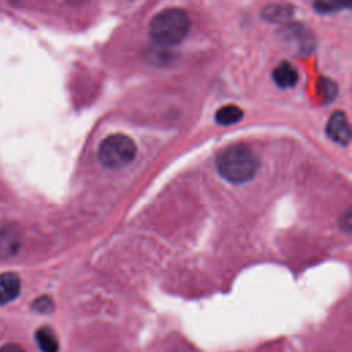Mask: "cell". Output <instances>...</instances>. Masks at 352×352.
Returning a JSON list of instances; mask_svg holds the SVG:
<instances>
[{
    "label": "cell",
    "mask_w": 352,
    "mask_h": 352,
    "mask_svg": "<svg viewBox=\"0 0 352 352\" xmlns=\"http://www.w3.org/2000/svg\"><path fill=\"white\" fill-rule=\"evenodd\" d=\"M260 166L257 155L245 144H232L221 150L216 158L219 173L231 183L250 180Z\"/></svg>",
    "instance_id": "cell-1"
},
{
    "label": "cell",
    "mask_w": 352,
    "mask_h": 352,
    "mask_svg": "<svg viewBox=\"0 0 352 352\" xmlns=\"http://www.w3.org/2000/svg\"><path fill=\"white\" fill-rule=\"evenodd\" d=\"M188 30V15L179 8H168L158 12L148 26L151 40L160 45H175L180 43Z\"/></svg>",
    "instance_id": "cell-2"
},
{
    "label": "cell",
    "mask_w": 352,
    "mask_h": 352,
    "mask_svg": "<svg viewBox=\"0 0 352 352\" xmlns=\"http://www.w3.org/2000/svg\"><path fill=\"white\" fill-rule=\"evenodd\" d=\"M136 155L135 142L122 133L104 138L98 150L100 164L109 169H120L128 165Z\"/></svg>",
    "instance_id": "cell-3"
},
{
    "label": "cell",
    "mask_w": 352,
    "mask_h": 352,
    "mask_svg": "<svg viewBox=\"0 0 352 352\" xmlns=\"http://www.w3.org/2000/svg\"><path fill=\"white\" fill-rule=\"evenodd\" d=\"M327 136L338 144H346L351 138V129L346 116L342 111H334L326 124Z\"/></svg>",
    "instance_id": "cell-4"
},
{
    "label": "cell",
    "mask_w": 352,
    "mask_h": 352,
    "mask_svg": "<svg viewBox=\"0 0 352 352\" xmlns=\"http://www.w3.org/2000/svg\"><path fill=\"white\" fill-rule=\"evenodd\" d=\"M21 282L14 272L0 274V304H7L19 294Z\"/></svg>",
    "instance_id": "cell-5"
},
{
    "label": "cell",
    "mask_w": 352,
    "mask_h": 352,
    "mask_svg": "<svg viewBox=\"0 0 352 352\" xmlns=\"http://www.w3.org/2000/svg\"><path fill=\"white\" fill-rule=\"evenodd\" d=\"M272 78L275 84L280 88H292L296 85L298 80L297 70L289 63V62H282L272 73Z\"/></svg>",
    "instance_id": "cell-6"
},
{
    "label": "cell",
    "mask_w": 352,
    "mask_h": 352,
    "mask_svg": "<svg viewBox=\"0 0 352 352\" xmlns=\"http://www.w3.org/2000/svg\"><path fill=\"white\" fill-rule=\"evenodd\" d=\"M36 341L41 352H58L59 344L54 331L48 327H41L36 331Z\"/></svg>",
    "instance_id": "cell-7"
},
{
    "label": "cell",
    "mask_w": 352,
    "mask_h": 352,
    "mask_svg": "<svg viewBox=\"0 0 352 352\" xmlns=\"http://www.w3.org/2000/svg\"><path fill=\"white\" fill-rule=\"evenodd\" d=\"M243 117V111L241 107L235 106V104H227L223 106L221 109L217 110L214 118L216 122L220 125H231L238 122L241 118Z\"/></svg>",
    "instance_id": "cell-8"
},
{
    "label": "cell",
    "mask_w": 352,
    "mask_h": 352,
    "mask_svg": "<svg viewBox=\"0 0 352 352\" xmlns=\"http://www.w3.org/2000/svg\"><path fill=\"white\" fill-rule=\"evenodd\" d=\"M349 0H315V8L318 12H331L342 7H348Z\"/></svg>",
    "instance_id": "cell-9"
},
{
    "label": "cell",
    "mask_w": 352,
    "mask_h": 352,
    "mask_svg": "<svg viewBox=\"0 0 352 352\" xmlns=\"http://www.w3.org/2000/svg\"><path fill=\"white\" fill-rule=\"evenodd\" d=\"M33 308L38 312H50L52 311V301L48 297H40L33 302Z\"/></svg>",
    "instance_id": "cell-10"
},
{
    "label": "cell",
    "mask_w": 352,
    "mask_h": 352,
    "mask_svg": "<svg viewBox=\"0 0 352 352\" xmlns=\"http://www.w3.org/2000/svg\"><path fill=\"white\" fill-rule=\"evenodd\" d=\"M0 352H25V351L16 344H6L0 348Z\"/></svg>",
    "instance_id": "cell-11"
}]
</instances>
